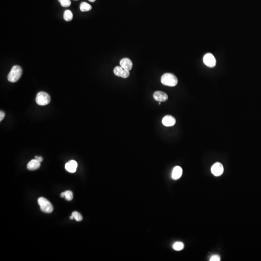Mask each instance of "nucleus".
Listing matches in <instances>:
<instances>
[{
    "instance_id": "4468645a",
    "label": "nucleus",
    "mask_w": 261,
    "mask_h": 261,
    "mask_svg": "<svg viewBox=\"0 0 261 261\" xmlns=\"http://www.w3.org/2000/svg\"><path fill=\"white\" fill-rule=\"evenodd\" d=\"M92 8L91 5L86 2H82L80 5V9L82 12H87Z\"/></svg>"
},
{
    "instance_id": "5701e85b",
    "label": "nucleus",
    "mask_w": 261,
    "mask_h": 261,
    "mask_svg": "<svg viewBox=\"0 0 261 261\" xmlns=\"http://www.w3.org/2000/svg\"><path fill=\"white\" fill-rule=\"evenodd\" d=\"M61 197L62 198L64 197V192H62V193L61 194Z\"/></svg>"
},
{
    "instance_id": "9d476101",
    "label": "nucleus",
    "mask_w": 261,
    "mask_h": 261,
    "mask_svg": "<svg viewBox=\"0 0 261 261\" xmlns=\"http://www.w3.org/2000/svg\"><path fill=\"white\" fill-rule=\"evenodd\" d=\"M162 123L165 126H173L175 124L176 120L172 116L170 115H167L162 119Z\"/></svg>"
},
{
    "instance_id": "f3484780",
    "label": "nucleus",
    "mask_w": 261,
    "mask_h": 261,
    "mask_svg": "<svg viewBox=\"0 0 261 261\" xmlns=\"http://www.w3.org/2000/svg\"><path fill=\"white\" fill-rule=\"evenodd\" d=\"M64 198L66 200L68 201L72 200L73 199V194L72 192L68 190V191L64 192Z\"/></svg>"
},
{
    "instance_id": "dca6fc26",
    "label": "nucleus",
    "mask_w": 261,
    "mask_h": 261,
    "mask_svg": "<svg viewBox=\"0 0 261 261\" xmlns=\"http://www.w3.org/2000/svg\"><path fill=\"white\" fill-rule=\"evenodd\" d=\"M173 248L175 251H180L183 249L184 244L182 242H177L174 243L173 246Z\"/></svg>"
},
{
    "instance_id": "0eeeda50",
    "label": "nucleus",
    "mask_w": 261,
    "mask_h": 261,
    "mask_svg": "<svg viewBox=\"0 0 261 261\" xmlns=\"http://www.w3.org/2000/svg\"><path fill=\"white\" fill-rule=\"evenodd\" d=\"M223 171V166L220 162H216L211 167V172L215 176L218 177L222 175Z\"/></svg>"
},
{
    "instance_id": "a878e982",
    "label": "nucleus",
    "mask_w": 261,
    "mask_h": 261,
    "mask_svg": "<svg viewBox=\"0 0 261 261\" xmlns=\"http://www.w3.org/2000/svg\"><path fill=\"white\" fill-rule=\"evenodd\" d=\"M76 1H77V0H76Z\"/></svg>"
},
{
    "instance_id": "20e7f679",
    "label": "nucleus",
    "mask_w": 261,
    "mask_h": 261,
    "mask_svg": "<svg viewBox=\"0 0 261 261\" xmlns=\"http://www.w3.org/2000/svg\"><path fill=\"white\" fill-rule=\"evenodd\" d=\"M50 97L47 92L40 91L37 94L36 97V102L38 105H47L50 102Z\"/></svg>"
},
{
    "instance_id": "f8f14e48",
    "label": "nucleus",
    "mask_w": 261,
    "mask_h": 261,
    "mask_svg": "<svg viewBox=\"0 0 261 261\" xmlns=\"http://www.w3.org/2000/svg\"><path fill=\"white\" fill-rule=\"evenodd\" d=\"M41 163L39 161L36 159H33L29 161L27 165V168L28 170H37L40 167Z\"/></svg>"
},
{
    "instance_id": "4be33fe9",
    "label": "nucleus",
    "mask_w": 261,
    "mask_h": 261,
    "mask_svg": "<svg viewBox=\"0 0 261 261\" xmlns=\"http://www.w3.org/2000/svg\"><path fill=\"white\" fill-rule=\"evenodd\" d=\"M35 159L39 161L40 162H41V161H43V158L42 157H38V156H36L35 157Z\"/></svg>"
},
{
    "instance_id": "f03ea898",
    "label": "nucleus",
    "mask_w": 261,
    "mask_h": 261,
    "mask_svg": "<svg viewBox=\"0 0 261 261\" xmlns=\"http://www.w3.org/2000/svg\"><path fill=\"white\" fill-rule=\"evenodd\" d=\"M161 81L163 85L169 87H175L178 83L177 78L171 73H166L163 74Z\"/></svg>"
},
{
    "instance_id": "b1692460",
    "label": "nucleus",
    "mask_w": 261,
    "mask_h": 261,
    "mask_svg": "<svg viewBox=\"0 0 261 261\" xmlns=\"http://www.w3.org/2000/svg\"><path fill=\"white\" fill-rule=\"evenodd\" d=\"M74 219V218L73 216H71L70 217V220H73Z\"/></svg>"
},
{
    "instance_id": "393cba45",
    "label": "nucleus",
    "mask_w": 261,
    "mask_h": 261,
    "mask_svg": "<svg viewBox=\"0 0 261 261\" xmlns=\"http://www.w3.org/2000/svg\"><path fill=\"white\" fill-rule=\"evenodd\" d=\"M89 1L90 2L93 3L95 2L96 0H89Z\"/></svg>"
},
{
    "instance_id": "39448f33",
    "label": "nucleus",
    "mask_w": 261,
    "mask_h": 261,
    "mask_svg": "<svg viewBox=\"0 0 261 261\" xmlns=\"http://www.w3.org/2000/svg\"><path fill=\"white\" fill-rule=\"evenodd\" d=\"M204 64L209 67H214L216 64V60L214 56L211 53H207L204 56L203 58Z\"/></svg>"
},
{
    "instance_id": "412c9836",
    "label": "nucleus",
    "mask_w": 261,
    "mask_h": 261,
    "mask_svg": "<svg viewBox=\"0 0 261 261\" xmlns=\"http://www.w3.org/2000/svg\"><path fill=\"white\" fill-rule=\"evenodd\" d=\"M5 116V114L3 111H1L0 112V121H2L4 119Z\"/></svg>"
},
{
    "instance_id": "2eb2a0df",
    "label": "nucleus",
    "mask_w": 261,
    "mask_h": 261,
    "mask_svg": "<svg viewBox=\"0 0 261 261\" xmlns=\"http://www.w3.org/2000/svg\"><path fill=\"white\" fill-rule=\"evenodd\" d=\"M64 18L66 21H70L72 20L73 18L72 12L69 10L65 11L64 14Z\"/></svg>"
},
{
    "instance_id": "a211bd4d",
    "label": "nucleus",
    "mask_w": 261,
    "mask_h": 261,
    "mask_svg": "<svg viewBox=\"0 0 261 261\" xmlns=\"http://www.w3.org/2000/svg\"><path fill=\"white\" fill-rule=\"evenodd\" d=\"M72 216H73L74 219H75V221H77V222H80L83 219L82 215L79 213L77 212V211H74V212H73L72 213Z\"/></svg>"
},
{
    "instance_id": "423d86ee",
    "label": "nucleus",
    "mask_w": 261,
    "mask_h": 261,
    "mask_svg": "<svg viewBox=\"0 0 261 261\" xmlns=\"http://www.w3.org/2000/svg\"><path fill=\"white\" fill-rule=\"evenodd\" d=\"M114 73L118 77L126 79L130 75L129 71L123 69L121 66H117L114 69Z\"/></svg>"
},
{
    "instance_id": "1a4fd4ad",
    "label": "nucleus",
    "mask_w": 261,
    "mask_h": 261,
    "mask_svg": "<svg viewBox=\"0 0 261 261\" xmlns=\"http://www.w3.org/2000/svg\"><path fill=\"white\" fill-rule=\"evenodd\" d=\"M77 167H78V163L77 161L74 160H71L68 161L65 164V168L68 172L73 173L77 171Z\"/></svg>"
},
{
    "instance_id": "aec40b11",
    "label": "nucleus",
    "mask_w": 261,
    "mask_h": 261,
    "mask_svg": "<svg viewBox=\"0 0 261 261\" xmlns=\"http://www.w3.org/2000/svg\"><path fill=\"white\" fill-rule=\"evenodd\" d=\"M221 260L220 256L218 255H214L210 258V261H220Z\"/></svg>"
},
{
    "instance_id": "f257e3e1",
    "label": "nucleus",
    "mask_w": 261,
    "mask_h": 261,
    "mask_svg": "<svg viewBox=\"0 0 261 261\" xmlns=\"http://www.w3.org/2000/svg\"><path fill=\"white\" fill-rule=\"evenodd\" d=\"M23 74V70L18 65H15L12 67L8 75V79L9 82L14 83L20 79Z\"/></svg>"
},
{
    "instance_id": "6ab92c4d",
    "label": "nucleus",
    "mask_w": 261,
    "mask_h": 261,
    "mask_svg": "<svg viewBox=\"0 0 261 261\" xmlns=\"http://www.w3.org/2000/svg\"><path fill=\"white\" fill-rule=\"evenodd\" d=\"M59 2L61 3L62 7L64 8H67L70 7L71 5V1L70 0H58Z\"/></svg>"
},
{
    "instance_id": "6e6552de",
    "label": "nucleus",
    "mask_w": 261,
    "mask_h": 261,
    "mask_svg": "<svg viewBox=\"0 0 261 261\" xmlns=\"http://www.w3.org/2000/svg\"><path fill=\"white\" fill-rule=\"evenodd\" d=\"M153 96L154 99L159 102H166L168 98L167 95L161 91H155Z\"/></svg>"
},
{
    "instance_id": "ddd939ff",
    "label": "nucleus",
    "mask_w": 261,
    "mask_h": 261,
    "mask_svg": "<svg viewBox=\"0 0 261 261\" xmlns=\"http://www.w3.org/2000/svg\"><path fill=\"white\" fill-rule=\"evenodd\" d=\"M182 169L178 166L175 167L172 173V177L174 180H177L182 177Z\"/></svg>"
},
{
    "instance_id": "7ed1b4c3",
    "label": "nucleus",
    "mask_w": 261,
    "mask_h": 261,
    "mask_svg": "<svg viewBox=\"0 0 261 261\" xmlns=\"http://www.w3.org/2000/svg\"><path fill=\"white\" fill-rule=\"evenodd\" d=\"M41 210L46 213H51L53 211V207L51 203L44 197H40L38 199Z\"/></svg>"
},
{
    "instance_id": "9b49d317",
    "label": "nucleus",
    "mask_w": 261,
    "mask_h": 261,
    "mask_svg": "<svg viewBox=\"0 0 261 261\" xmlns=\"http://www.w3.org/2000/svg\"><path fill=\"white\" fill-rule=\"evenodd\" d=\"M120 66L123 69L130 71L133 67V63L132 61L128 58H123L120 61Z\"/></svg>"
}]
</instances>
